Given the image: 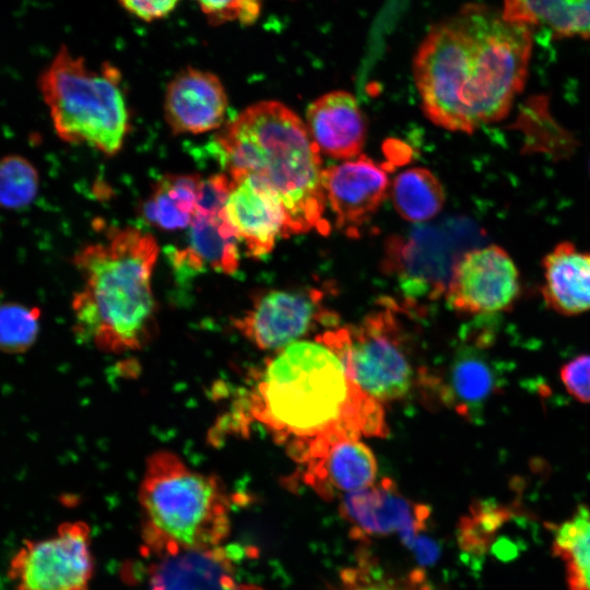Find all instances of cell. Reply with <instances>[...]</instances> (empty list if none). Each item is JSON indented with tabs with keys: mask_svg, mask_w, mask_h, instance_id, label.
I'll return each mask as SVG.
<instances>
[{
	"mask_svg": "<svg viewBox=\"0 0 590 590\" xmlns=\"http://www.w3.org/2000/svg\"><path fill=\"white\" fill-rule=\"evenodd\" d=\"M531 51L530 27L468 4L435 25L416 51L414 80L425 116L464 133L503 119L524 86Z\"/></svg>",
	"mask_w": 590,
	"mask_h": 590,
	"instance_id": "1",
	"label": "cell"
},
{
	"mask_svg": "<svg viewBox=\"0 0 590 590\" xmlns=\"http://www.w3.org/2000/svg\"><path fill=\"white\" fill-rule=\"evenodd\" d=\"M216 435L263 427L293 459L308 444L332 436H385L379 401L347 375L321 340H300L275 352L251 375Z\"/></svg>",
	"mask_w": 590,
	"mask_h": 590,
	"instance_id": "2",
	"label": "cell"
},
{
	"mask_svg": "<svg viewBox=\"0 0 590 590\" xmlns=\"http://www.w3.org/2000/svg\"><path fill=\"white\" fill-rule=\"evenodd\" d=\"M158 257L154 237L134 227L79 250L73 263L83 284L71 303L74 333L99 351L141 350L156 329L152 276Z\"/></svg>",
	"mask_w": 590,
	"mask_h": 590,
	"instance_id": "3",
	"label": "cell"
},
{
	"mask_svg": "<svg viewBox=\"0 0 590 590\" xmlns=\"http://www.w3.org/2000/svg\"><path fill=\"white\" fill-rule=\"evenodd\" d=\"M215 143L227 174L252 175L279 194L290 235L320 228L326 209L320 152L293 110L276 101L256 103L228 122Z\"/></svg>",
	"mask_w": 590,
	"mask_h": 590,
	"instance_id": "4",
	"label": "cell"
},
{
	"mask_svg": "<svg viewBox=\"0 0 590 590\" xmlns=\"http://www.w3.org/2000/svg\"><path fill=\"white\" fill-rule=\"evenodd\" d=\"M143 555L223 545L232 529V497L213 474L168 450L145 461L138 491Z\"/></svg>",
	"mask_w": 590,
	"mask_h": 590,
	"instance_id": "5",
	"label": "cell"
},
{
	"mask_svg": "<svg viewBox=\"0 0 590 590\" xmlns=\"http://www.w3.org/2000/svg\"><path fill=\"white\" fill-rule=\"evenodd\" d=\"M38 87L62 141L86 144L109 156L120 151L129 114L117 67L105 62L91 68L63 45L40 72Z\"/></svg>",
	"mask_w": 590,
	"mask_h": 590,
	"instance_id": "6",
	"label": "cell"
},
{
	"mask_svg": "<svg viewBox=\"0 0 590 590\" xmlns=\"http://www.w3.org/2000/svg\"><path fill=\"white\" fill-rule=\"evenodd\" d=\"M318 339L340 357L349 377L379 402L404 398L418 377L389 306L354 327L330 329Z\"/></svg>",
	"mask_w": 590,
	"mask_h": 590,
	"instance_id": "7",
	"label": "cell"
},
{
	"mask_svg": "<svg viewBox=\"0 0 590 590\" xmlns=\"http://www.w3.org/2000/svg\"><path fill=\"white\" fill-rule=\"evenodd\" d=\"M94 567L90 527L68 521L48 538L24 541L8 577L16 590H90Z\"/></svg>",
	"mask_w": 590,
	"mask_h": 590,
	"instance_id": "8",
	"label": "cell"
},
{
	"mask_svg": "<svg viewBox=\"0 0 590 590\" xmlns=\"http://www.w3.org/2000/svg\"><path fill=\"white\" fill-rule=\"evenodd\" d=\"M335 324L337 315L323 305L322 293L312 287L267 291L233 319L235 330L251 344L275 352L319 327Z\"/></svg>",
	"mask_w": 590,
	"mask_h": 590,
	"instance_id": "9",
	"label": "cell"
},
{
	"mask_svg": "<svg viewBox=\"0 0 590 590\" xmlns=\"http://www.w3.org/2000/svg\"><path fill=\"white\" fill-rule=\"evenodd\" d=\"M445 295L449 306L461 314L491 316L508 311L521 295L520 273L502 247L474 248L456 260Z\"/></svg>",
	"mask_w": 590,
	"mask_h": 590,
	"instance_id": "10",
	"label": "cell"
},
{
	"mask_svg": "<svg viewBox=\"0 0 590 590\" xmlns=\"http://www.w3.org/2000/svg\"><path fill=\"white\" fill-rule=\"evenodd\" d=\"M463 337L440 370L435 375L421 371L417 380L434 391L444 405L475 421L503 388V375L485 351L488 338L483 332L469 329Z\"/></svg>",
	"mask_w": 590,
	"mask_h": 590,
	"instance_id": "11",
	"label": "cell"
},
{
	"mask_svg": "<svg viewBox=\"0 0 590 590\" xmlns=\"http://www.w3.org/2000/svg\"><path fill=\"white\" fill-rule=\"evenodd\" d=\"M293 460L302 468V481L324 499L368 487L377 477L376 458L358 437L317 439Z\"/></svg>",
	"mask_w": 590,
	"mask_h": 590,
	"instance_id": "12",
	"label": "cell"
},
{
	"mask_svg": "<svg viewBox=\"0 0 590 590\" xmlns=\"http://www.w3.org/2000/svg\"><path fill=\"white\" fill-rule=\"evenodd\" d=\"M339 511L355 539L399 533L406 546L425 529L430 515L426 505L405 497L387 477L343 495Z\"/></svg>",
	"mask_w": 590,
	"mask_h": 590,
	"instance_id": "13",
	"label": "cell"
},
{
	"mask_svg": "<svg viewBox=\"0 0 590 590\" xmlns=\"http://www.w3.org/2000/svg\"><path fill=\"white\" fill-rule=\"evenodd\" d=\"M229 176L233 187L224 206L225 219L249 257L267 256L279 237L291 236L284 205L279 194L257 177Z\"/></svg>",
	"mask_w": 590,
	"mask_h": 590,
	"instance_id": "14",
	"label": "cell"
},
{
	"mask_svg": "<svg viewBox=\"0 0 590 590\" xmlns=\"http://www.w3.org/2000/svg\"><path fill=\"white\" fill-rule=\"evenodd\" d=\"M322 189L335 225L357 231L377 212L389 190L387 172L366 155L323 168Z\"/></svg>",
	"mask_w": 590,
	"mask_h": 590,
	"instance_id": "15",
	"label": "cell"
},
{
	"mask_svg": "<svg viewBox=\"0 0 590 590\" xmlns=\"http://www.w3.org/2000/svg\"><path fill=\"white\" fill-rule=\"evenodd\" d=\"M146 590H240L236 555L224 545L145 555Z\"/></svg>",
	"mask_w": 590,
	"mask_h": 590,
	"instance_id": "16",
	"label": "cell"
},
{
	"mask_svg": "<svg viewBox=\"0 0 590 590\" xmlns=\"http://www.w3.org/2000/svg\"><path fill=\"white\" fill-rule=\"evenodd\" d=\"M227 104L225 88L215 74L186 68L167 86L164 114L174 133L198 134L222 125Z\"/></svg>",
	"mask_w": 590,
	"mask_h": 590,
	"instance_id": "17",
	"label": "cell"
},
{
	"mask_svg": "<svg viewBox=\"0 0 590 590\" xmlns=\"http://www.w3.org/2000/svg\"><path fill=\"white\" fill-rule=\"evenodd\" d=\"M305 125L320 153L344 161L361 155L366 122L351 93L333 91L315 99L307 108Z\"/></svg>",
	"mask_w": 590,
	"mask_h": 590,
	"instance_id": "18",
	"label": "cell"
},
{
	"mask_svg": "<svg viewBox=\"0 0 590 590\" xmlns=\"http://www.w3.org/2000/svg\"><path fill=\"white\" fill-rule=\"evenodd\" d=\"M542 270L541 295L551 310L563 316L590 311V250L562 241L543 258Z\"/></svg>",
	"mask_w": 590,
	"mask_h": 590,
	"instance_id": "19",
	"label": "cell"
},
{
	"mask_svg": "<svg viewBox=\"0 0 590 590\" xmlns=\"http://www.w3.org/2000/svg\"><path fill=\"white\" fill-rule=\"evenodd\" d=\"M239 243L224 209L215 214L194 213L187 245L176 250L172 260L180 271L198 273L211 269L229 275L239 267Z\"/></svg>",
	"mask_w": 590,
	"mask_h": 590,
	"instance_id": "20",
	"label": "cell"
},
{
	"mask_svg": "<svg viewBox=\"0 0 590 590\" xmlns=\"http://www.w3.org/2000/svg\"><path fill=\"white\" fill-rule=\"evenodd\" d=\"M201 178L167 175L154 186L143 204V215L155 227L174 232L189 227L196 213Z\"/></svg>",
	"mask_w": 590,
	"mask_h": 590,
	"instance_id": "21",
	"label": "cell"
},
{
	"mask_svg": "<svg viewBox=\"0 0 590 590\" xmlns=\"http://www.w3.org/2000/svg\"><path fill=\"white\" fill-rule=\"evenodd\" d=\"M552 530V550L564 563L568 590H590V507L580 505Z\"/></svg>",
	"mask_w": 590,
	"mask_h": 590,
	"instance_id": "22",
	"label": "cell"
},
{
	"mask_svg": "<svg viewBox=\"0 0 590 590\" xmlns=\"http://www.w3.org/2000/svg\"><path fill=\"white\" fill-rule=\"evenodd\" d=\"M391 197L400 216L413 223L435 217L444 208L446 199L438 178L423 167L401 172L392 181Z\"/></svg>",
	"mask_w": 590,
	"mask_h": 590,
	"instance_id": "23",
	"label": "cell"
},
{
	"mask_svg": "<svg viewBox=\"0 0 590 590\" xmlns=\"http://www.w3.org/2000/svg\"><path fill=\"white\" fill-rule=\"evenodd\" d=\"M583 0H504L503 19L511 24L546 26L556 37H570Z\"/></svg>",
	"mask_w": 590,
	"mask_h": 590,
	"instance_id": "24",
	"label": "cell"
},
{
	"mask_svg": "<svg viewBox=\"0 0 590 590\" xmlns=\"http://www.w3.org/2000/svg\"><path fill=\"white\" fill-rule=\"evenodd\" d=\"M39 188V175L34 164L19 154L0 158V208L20 210L30 205Z\"/></svg>",
	"mask_w": 590,
	"mask_h": 590,
	"instance_id": "25",
	"label": "cell"
},
{
	"mask_svg": "<svg viewBox=\"0 0 590 590\" xmlns=\"http://www.w3.org/2000/svg\"><path fill=\"white\" fill-rule=\"evenodd\" d=\"M42 310L17 302L0 303V351L21 354L36 342Z\"/></svg>",
	"mask_w": 590,
	"mask_h": 590,
	"instance_id": "26",
	"label": "cell"
},
{
	"mask_svg": "<svg viewBox=\"0 0 590 590\" xmlns=\"http://www.w3.org/2000/svg\"><path fill=\"white\" fill-rule=\"evenodd\" d=\"M338 590H432L423 570L415 569L405 576H388L371 563L369 557L362 556L357 566L341 573Z\"/></svg>",
	"mask_w": 590,
	"mask_h": 590,
	"instance_id": "27",
	"label": "cell"
},
{
	"mask_svg": "<svg viewBox=\"0 0 590 590\" xmlns=\"http://www.w3.org/2000/svg\"><path fill=\"white\" fill-rule=\"evenodd\" d=\"M213 25L237 22L253 24L261 12L262 0H194Z\"/></svg>",
	"mask_w": 590,
	"mask_h": 590,
	"instance_id": "28",
	"label": "cell"
},
{
	"mask_svg": "<svg viewBox=\"0 0 590 590\" xmlns=\"http://www.w3.org/2000/svg\"><path fill=\"white\" fill-rule=\"evenodd\" d=\"M566 391L577 401L590 403V354H580L559 369Z\"/></svg>",
	"mask_w": 590,
	"mask_h": 590,
	"instance_id": "29",
	"label": "cell"
},
{
	"mask_svg": "<svg viewBox=\"0 0 590 590\" xmlns=\"http://www.w3.org/2000/svg\"><path fill=\"white\" fill-rule=\"evenodd\" d=\"M180 0H118L120 5L140 20L152 22L164 19Z\"/></svg>",
	"mask_w": 590,
	"mask_h": 590,
	"instance_id": "30",
	"label": "cell"
},
{
	"mask_svg": "<svg viewBox=\"0 0 590 590\" xmlns=\"http://www.w3.org/2000/svg\"><path fill=\"white\" fill-rule=\"evenodd\" d=\"M590 38V0H583L578 9L571 30V37Z\"/></svg>",
	"mask_w": 590,
	"mask_h": 590,
	"instance_id": "31",
	"label": "cell"
},
{
	"mask_svg": "<svg viewBox=\"0 0 590 590\" xmlns=\"http://www.w3.org/2000/svg\"><path fill=\"white\" fill-rule=\"evenodd\" d=\"M409 547L414 548L422 563L433 562L437 555V547L433 542L427 539H422L420 535L414 539Z\"/></svg>",
	"mask_w": 590,
	"mask_h": 590,
	"instance_id": "32",
	"label": "cell"
},
{
	"mask_svg": "<svg viewBox=\"0 0 590 590\" xmlns=\"http://www.w3.org/2000/svg\"><path fill=\"white\" fill-rule=\"evenodd\" d=\"M240 590H264L261 587L252 583H241Z\"/></svg>",
	"mask_w": 590,
	"mask_h": 590,
	"instance_id": "33",
	"label": "cell"
}]
</instances>
